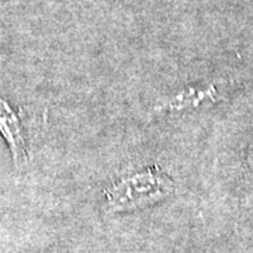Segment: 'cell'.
Wrapping results in <instances>:
<instances>
[{"label":"cell","instance_id":"1","mask_svg":"<svg viewBox=\"0 0 253 253\" xmlns=\"http://www.w3.org/2000/svg\"><path fill=\"white\" fill-rule=\"evenodd\" d=\"M173 191L172 181L158 169H146L124 176L110 186L106 194L111 210H131L168 197Z\"/></svg>","mask_w":253,"mask_h":253},{"label":"cell","instance_id":"3","mask_svg":"<svg viewBox=\"0 0 253 253\" xmlns=\"http://www.w3.org/2000/svg\"><path fill=\"white\" fill-rule=\"evenodd\" d=\"M214 90H203L200 93L199 96L197 94V90L196 89H190V90H186L177 94L174 99H172L169 101V104H166V109H184V107H189V106H193L194 103H197L199 100L203 101V99H211Z\"/></svg>","mask_w":253,"mask_h":253},{"label":"cell","instance_id":"2","mask_svg":"<svg viewBox=\"0 0 253 253\" xmlns=\"http://www.w3.org/2000/svg\"><path fill=\"white\" fill-rule=\"evenodd\" d=\"M0 134L9 144L14 162L20 163L27 158V144L18 114L9 103L0 97Z\"/></svg>","mask_w":253,"mask_h":253}]
</instances>
